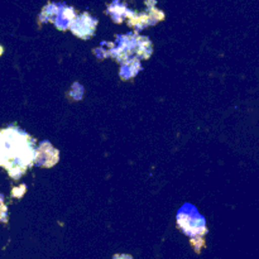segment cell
I'll return each instance as SVG.
<instances>
[{"instance_id":"obj_11","label":"cell","mask_w":259,"mask_h":259,"mask_svg":"<svg viewBox=\"0 0 259 259\" xmlns=\"http://www.w3.org/2000/svg\"><path fill=\"white\" fill-rule=\"evenodd\" d=\"M113 259H133L131 254H115Z\"/></svg>"},{"instance_id":"obj_6","label":"cell","mask_w":259,"mask_h":259,"mask_svg":"<svg viewBox=\"0 0 259 259\" xmlns=\"http://www.w3.org/2000/svg\"><path fill=\"white\" fill-rule=\"evenodd\" d=\"M60 161V151L51 144L50 141L39 142L34 158V166L51 168Z\"/></svg>"},{"instance_id":"obj_4","label":"cell","mask_w":259,"mask_h":259,"mask_svg":"<svg viewBox=\"0 0 259 259\" xmlns=\"http://www.w3.org/2000/svg\"><path fill=\"white\" fill-rule=\"evenodd\" d=\"M77 13L72 7H67L65 4L50 3L43 8L39 15V20L42 23L51 22L60 30H66L70 28L71 23L76 18Z\"/></svg>"},{"instance_id":"obj_10","label":"cell","mask_w":259,"mask_h":259,"mask_svg":"<svg viewBox=\"0 0 259 259\" xmlns=\"http://www.w3.org/2000/svg\"><path fill=\"white\" fill-rule=\"evenodd\" d=\"M25 190H27V186H25V185H20L19 189H18V187H13L12 196L15 197V199H17V197L20 199V197L25 194Z\"/></svg>"},{"instance_id":"obj_12","label":"cell","mask_w":259,"mask_h":259,"mask_svg":"<svg viewBox=\"0 0 259 259\" xmlns=\"http://www.w3.org/2000/svg\"><path fill=\"white\" fill-rule=\"evenodd\" d=\"M3 53H4V48H3V46H0V56H2Z\"/></svg>"},{"instance_id":"obj_7","label":"cell","mask_w":259,"mask_h":259,"mask_svg":"<svg viewBox=\"0 0 259 259\" xmlns=\"http://www.w3.org/2000/svg\"><path fill=\"white\" fill-rule=\"evenodd\" d=\"M142 70L141 60L138 57H132L129 60L124 61L120 63V71H119V76L121 80L126 81L131 78L136 77L138 75L139 71Z\"/></svg>"},{"instance_id":"obj_5","label":"cell","mask_w":259,"mask_h":259,"mask_svg":"<svg viewBox=\"0 0 259 259\" xmlns=\"http://www.w3.org/2000/svg\"><path fill=\"white\" fill-rule=\"evenodd\" d=\"M96 27H98L96 18H94L89 13H81V14L76 15L73 22L71 23L70 29L80 39H89L95 34Z\"/></svg>"},{"instance_id":"obj_8","label":"cell","mask_w":259,"mask_h":259,"mask_svg":"<svg viewBox=\"0 0 259 259\" xmlns=\"http://www.w3.org/2000/svg\"><path fill=\"white\" fill-rule=\"evenodd\" d=\"M108 13L110 14V17L113 18V20L115 23H121L123 22L124 18L125 17L129 18L132 14L131 10L126 9V8L121 4V3H118V2H114L113 4L109 7Z\"/></svg>"},{"instance_id":"obj_2","label":"cell","mask_w":259,"mask_h":259,"mask_svg":"<svg viewBox=\"0 0 259 259\" xmlns=\"http://www.w3.org/2000/svg\"><path fill=\"white\" fill-rule=\"evenodd\" d=\"M177 227L190 238L204 237L207 234L206 220L191 204H185L177 212Z\"/></svg>"},{"instance_id":"obj_3","label":"cell","mask_w":259,"mask_h":259,"mask_svg":"<svg viewBox=\"0 0 259 259\" xmlns=\"http://www.w3.org/2000/svg\"><path fill=\"white\" fill-rule=\"evenodd\" d=\"M139 38L141 35L137 32L115 35V42H108V57H111L119 63L132 57H137Z\"/></svg>"},{"instance_id":"obj_1","label":"cell","mask_w":259,"mask_h":259,"mask_svg":"<svg viewBox=\"0 0 259 259\" xmlns=\"http://www.w3.org/2000/svg\"><path fill=\"white\" fill-rule=\"evenodd\" d=\"M37 141L19 126L8 125L0 129V167L12 180L22 179L34 166Z\"/></svg>"},{"instance_id":"obj_9","label":"cell","mask_w":259,"mask_h":259,"mask_svg":"<svg viewBox=\"0 0 259 259\" xmlns=\"http://www.w3.org/2000/svg\"><path fill=\"white\" fill-rule=\"evenodd\" d=\"M9 220V212H8V206L4 201V195L0 194V223L8 224Z\"/></svg>"}]
</instances>
